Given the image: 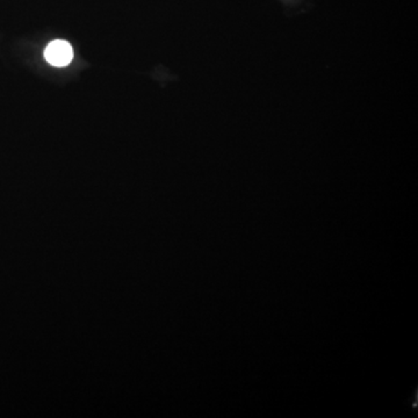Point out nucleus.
Instances as JSON below:
<instances>
[{
    "instance_id": "1",
    "label": "nucleus",
    "mask_w": 418,
    "mask_h": 418,
    "mask_svg": "<svg viewBox=\"0 0 418 418\" xmlns=\"http://www.w3.org/2000/svg\"><path fill=\"white\" fill-rule=\"evenodd\" d=\"M44 57L52 66L62 68L71 63L74 59V50L71 44L66 41L55 40L47 46L44 50Z\"/></svg>"
}]
</instances>
